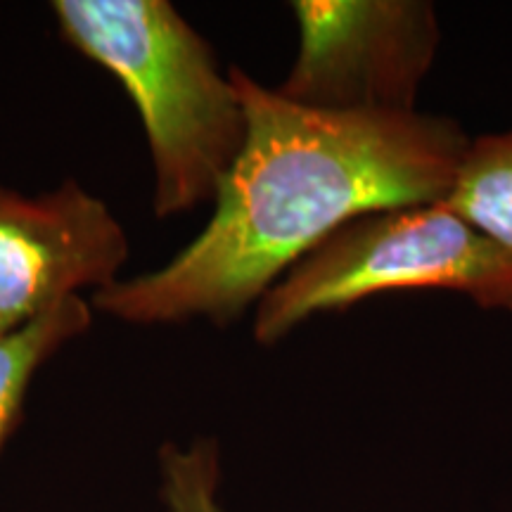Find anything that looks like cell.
Instances as JSON below:
<instances>
[{
  "instance_id": "8",
  "label": "cell",
  "mask_w": 512,
  "mask_h": 512,
  "mask_svg": "<svg viewBox=\"0 0 512 512\" xmlns=\"http://www.w3.org/2000/svg\"><path fill=\"white\" fill-rule=\"evenodd\" d=\"M159 472L169 512H226L219 501V446L211 439H197L190 446L164 444Z\"/></svg>"
},
{
  "instance_id": "2",
  "label": "cell",
  "mask_w": 512,
  "mask_h": 512,
  "mask_svg": "<svg viewBox=\"0 0 512 512\" xmlns=\"http://www.w3.org/2000/svg\"><path fill=\"white\" fill-rule=\"evenodd\" d=\"M60 36L107 69L143 121L155 214H185L214 202L247 136L230 74L166 0H57Z\"/></svg>"
},
{
  "instance_id": "3",
  "label": "cell",
  "mask_w": 512,
  "mask_h": 512,
  "mask_svg": "<svg viewBox=\"0 0 512 512\" xmlns=\"http://www.w3.org/2000/svg\"><path fill=\"white\" fill-rule=\"evenodd\" d=\"M403 290L460 292L482 309L512 316V252L444 202L368 211L332 233L261 297L254 337L275 344L318 313Z\"/></svg>"
},
{
  "instance_id": "7",
  "label": "cell",
  "mask_w": 512,
  "mask_h": 512,
  "mask_svg": "<svg viewBox=\"0 0 512 512\" xmlns=\"http://www.w3.org/2000/svg\"><path fill=\"white\" fill-rule=\"evenodd\" d=\"M444 204L512 252V128L467 143Z\"/></svg>"
},
{
  "instance_id": "4",
  "label": "cell",
  "mask_w": 512,
  "mask_h": 512,
  "mask_svg": "<svg viewBox=\"0 0 512 512\" xmlns=\"http://www.w3.org/2000/svg\"><path fill=\"white\" fill-rule=\"evenodd\" d=\"M299 53L275 91L323 112L408 114L439 48L422 0H297Z\"/></svg>"
},
{
  "instance_id": "1",
  "label": "cell",
  "mask_w": 512,
  "mask_h": 512,
  "mask_svg": "<svg viewBox=\"0 0 512 512\" xmlns=\"http://www.w3.org/2000/svg\"><path fill=\"white\" fill-rule=\"evenodd\" d=\"M247 136L207 228L169 264L95 292L133 325H228L356 216L444 202L470 140L422 112H323L230 69Z\"/></svg>"
},
{
  "instance_id": "6",
  "label": "cell",
  "mask_w": 512,
  "mask_h": 512,
  "mask_svg": "<svg viewBox=\"0 0 512 512\" xmlns=\"http://www.w3.org/2000/svg\"><path fill=\"white\" fill-rule=\"evenodd\" d=\"M93 306L72 297L27 328L0 337V448L17 430L31 380L72 339L86 335Z\"/></svg>"
},
{
  "instance_id": "5",
  "label": "cell",
  "mask_w": 512,
  "mask_h": 512,
  "mask_svg": "<svg viewBox=\"0 0 512 512\" xmlns=\"http://www.w3.org/2000/svg\"><path fill=\"white\" fill-rule=\"evenodd\" d=\"M128 252L110 207L74 178L36 197L0 185V337L114 285Z\"/></svg>"
}]
</instances>
